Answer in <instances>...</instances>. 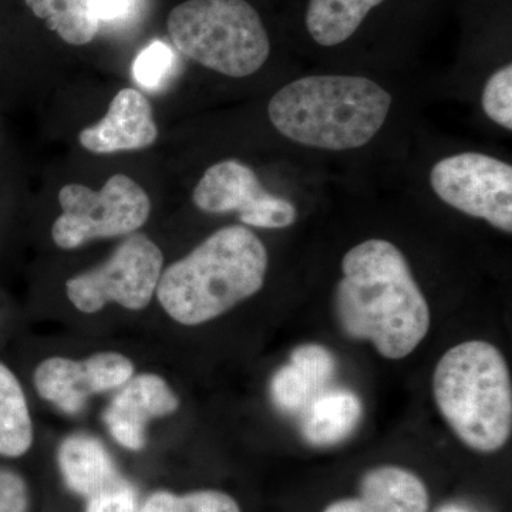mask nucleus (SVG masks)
<instances>
[{
    "label": "nucleus",
    "mask_w": 512,
    "mask_h": 512,
    "mask_svg": "<svg viewBox=\"0 0 512 512\" xmlns=\"http://www.w3.org/2000/svg\"><path fill=\"white\" fill-rule=\"evenodd\" d=\"M37 18L46 20L50 30L64 42L83 46L92 42L100 26L87 10L86 0H25Z\"/></svg>",
    "instance_id": "obj_19"
},
{
    "label": "nucleus",
    "mask_w": 512,
    "mask_h": 512,
    "mask_svg": "<svg viewBox=\"0 0 512 512\" xmlns=\"http://www.w3.org/2000/svg\"><path fill=\"white\" fill-rule=\"evenodd\" d=\"M180 407V397L163 377L154 373L133 376L113 397L104 423L121 447L140 451L146 447L147 426L153 419L170 416Z\"/></svg>",
    "instance_id": "obj_11"
},
{
    "label": "nucleus",
    "mask_w": 512,
    "mask_h": 512,
    "mask_svg": "<svg viewBox=\"0 0 512 512\" xmlns=\"http://www.w3.org/2000/svg\"><path fill=\"white\" fill-rule=\"evenodd\" d=\"M59 204L62 214L53 224L52 238L66 251L94 239L134 234L151 212L147 192L124 174L110 177L99 191L86 185H64Z\"/></svg>",
    "instance_id": "obj_6"
},
{
    "label": "nucleus",
    "mask_w": 512,
    "mask_h": 512,
    "mask_svg": "<svg viewBox=\"0 0 512 512\" xmlns=\"http://www.w3.org/2000/svg\"><path fill=\"white\" fill-rule=\"evenodd\" d=\"M192 201L207 214L237 212L245 227L288 228L298 218L291 201L266 191L254 170L237 160L211 165L194 188Z\"/></svg>",
    "instance_id": "obj_9"
},
{
    "label": "nucleus",
    "mask_w": 512,
    "mask_h": 512,
    "mask_svg": "<svg viewBox=\"0 0 512 512\" xmlns=\"http://www.w3.org/2000/svg\"><path fill=\"white\" fill-rule=\"evenodd\" d=\"M158 128L146 97L134 89H123L111 101L109 111L79 134L83 148L93 154L144 150L153 146Z\"/></svg>",
    "instance_id": "obj_12"
},
{
    "label": "nucleus",
    "mask_w": 512,
    "mask_h": 512,
    "mask_svg": "<svg viewBox=\"0 0 512 512\" xmlns=\"http://www.w3.org/2000/svg\"><path fill=\"white\" fill-rule=\"evenodd\" d=\"M174 67V50L167 43L154 40L134 60V80L147 92H157L173 76Z\"/></svg>",
    "instance_id": "obj_21"
},
{
    "label": "nucleus",
    "mask_w": 512,
    "mask_h": 512,
    "mask_svg": "<svg viewBox=\"0 0 512 512\" xmlns=\"http://www.w3.org/2000/svg\"><path fill=\"white\" fill-rule=\"evenodd\" d=\"M136 366L119 352H100L84 360L49 357L36 366L32 382L40 399L60 412L82 413L94 394L120 389L134 376Z\"/></svg>",
    "instance_id": "obj_10"
},
{
    "label": "nucleus",
    "mask_w": 512,
    "mask_h": 512,
    "mask_svg": "<svg viewBox=\"0 0 512 512\" xmlns=\"http://www.w3.org/2000/svg\"><path fill=\"white\" fill-rule=\"evenodd\" d=\"M164 255L153 239L131 234L104 264L69 279L66 293L77 311L92 315L109 303L143 311L156 296Z\"/></svg>",
    "instance_id": "obj_7"
},
{
    "label": "nucleus",
    "mask_w": 512,
    "mask_h": 512,
    "mask_svg": "<svg viewBox=\"0 0 512 512\" xmlns=\"http://www.w3.org/2000/svg\"><path fill=\"white\" fill-rule=\"evenodd\" d=\"M434 402L457 439L478 453H495L512 433V383L503 353L468 340L444 353L433 375Z\"/></svg>",
    "instance_id": "obj_4"
},
{
    "label": "nucleus",
    "mask_w": 512,
    "mask_h": 512,
    "mask_svg": "<svg viewBox=\"0 0 512 512\" xmlns=\"http://www.w3.org/2000/svg\"><path fill=\"white\" fill-rule=\"evenodd\" d=\"M392 103V94L367 77L326 74L286 84L269 101L268 116L295 143L346 151L373 140Z\"/></svg>",
    "instance_id": "obj_3"
},
{
    "label": "nucleus",
    "mask_w": 512,
    "mask_h": 512,
    "mask_svg": "<svg viewBox=\"0 0 512 512\" xmlns=\"http://www.w3.org/2000/svg\"><path fill=\"white\" fill-rule=\"evenodd\" d=\"M268 251L245 225L218 229L161 274L156 296L184 326L220 318L265 285Z\"/></svg>",
    "instance_id": "obj_2"
},
{
    "label": "nucleus",
    "mask_w": 512,
    "mask_h": 512,
    "mask_svg": "<svg viewBox=\"0 0 512 512\" xmlns=\"http://www.w3.org/2000/svg\"><path fill=\"white\" fill-rule=\"evenodd\" d=\"M362 414L357 394L346 389L326 390L302 414L303 439L315 447L336 446L355 433Z\"/></svg>",
    "instance_id": "obj_16"
},
{
    "label": "nucleus",
    "mask_w": 512,
    "mask_h": 512,
    "mask_svg": "<svg viewBox=\"0 0 512 512\" xmlns=\"http://www.w3.org/2000/svg\"><path fill=\"white\" fill-rule=\"evenodd\" d=\"M30 490L25 477L13 468L0 466V512H28Z\"/></svg>",
    "instance_id": "obj_24"
},
{
    "label": "nucleus",
    "mask_w": 512,
    "mask_h": 512,
    "mask_svg": "<svg viewBox=\"0 0 512 512\" xmlns=\"http://www.w3.org/2000/svg\"><path fill=\"white\" fill-rule=\"evenodd\" d=\"M35 443L28 397L18 375L0 360V458L26 456Z\"/></svg>",
    "instance_id": "obj_17"
},
{
    "label": "nucleus",
    "mask_w": 512,
    "mask_h": 512,
    "mask_svg": "<svg viewBox=\"0 0 512 512\" xmlns=\"http://www.w3.org/2000/svg\"><path fill=\"white\" fill-rule=\"evenodd\" d=\"M485 116L495 124L512 130V66L505 64L487 80L481 97Z\"/></svg>",
    "instance_id": "obj_22"
},
{
    "label": "nucleus",
    "mask_w": 512,
    "mask_h": 512,
    "mask_svg": "<svg viewBox=\"0 0 512 512\" xmlns=\"http://www.w3.org/2000/svg\"><path fill=\"white\" fill-rule=\"evenodd\" d=\"M434 194L454 210L512 232V167L481 153L443 158L430 171Z\"/></svg>",
    "instance_id": "obj_8"
},
{
    "label": "nucleus",
    "mask_w": 512,
    "mask_h": 512,
    "mask_svg": "<svg viewBox=\"0 0 512 512\" xmlns=\"http://www.w3.org/2000/svg\"><path fill=\"white\" fill-rule=\"evenodd\" d=\"M2 325H3V316H2V311H0V329H2Z\"/></svg>",
    "instance_id": "obj_26"
},
{
    "label": "nucleus",
    "mask_w": 512,
    "mask_h": 512,
    "mask_svg": "<svg viewBox=\"0 0 512 512\" xmlns=\"http://www.w3.org/2000/svg\"><path fill=\"white\" fill-rule=\"evenodd\" d=\"M87 10L97 25L101 23L126 22L134 10L137 0H86Z\"/></svg>",
    "instance_id": "obj_25"
},
{
    "label": "nucleus",
    "mask_w": 512,
    "mask_h": 512,
    "mask_svg": "<svg viewBox=\"0 0 512 512\" xmlns=\"http://www.w3.org/2000/svg\"><path fill=\"white\" fill-rule=\"evenodd\" d=\"M430 497L419 476L397 466L366 471L357 497L333 501L323 512H427Z\"/></svg>",
    "instance_id": "obj_14"
},
{
    "label": "nucleus",
    "mask_w": 512,
    "mask_h": 512,
    "mask_svg": "<svg viewBox=\"0 0 512 512\" xmlns=\"http://www.w3.org/2000/svg\"><path fill=\"white\" fill-rule=\"evenodd\" d=\"M335 289L342 332L367 340L389 360L412 355L430 329V308L406 256L386 239H367L346 252Z\"/></svg>",
    "instance_id": "obj_1"
},
{
    "label": "nucleus",
    "mask_w": 512,
    "mask_h": 512,
    "mask_svg": "<svg viewBox=\"0 0 512 512\" xmlns=\"http://www.w3.org/2000/svg\"><path fill=\"white\" fill-rule=\"evenodd\" d=\"M447 512H456V511H447Z\"/></svg>",
    "instance_id": "obj_27"
},
{
    "label": "nucleus",
    "mask_w": 512,
    "mask_h": 512,
    "mask_svg": "<svg viewBox=\"0 0 512 512\" xmlns=\"http://www.w3.org/2000/svg\"><path fill=\"white\" fill-rule=\"evenodd\" d=\"M57 464L67 488L86 500L123 478L107 448L90 434L66 437L57 450Z\"/></svg>",
    "instance_id": "obj_15"
},
{
    "label": "nucleus",
    "mask_w": 512,
    "mask_h": 512,
    "mask_svg": "<svg viewBox=\"0 0 512 512\" xmlns=\"http://www.w3.org/2000/svg\"><path fill=\"white\" fill-rule=\"evenodd\" d=\"M336 357L325 346L305 343L292 350L289 362L271 380L272 402L285 414H303L329 390L336 376Z\"/></svg>",
    "instance_id": "obj_13"
},
{
    "label": "nucleus",
    "mask_w": 512,
    "mask_h": 512,
    "mask_svg": "<svg viewBox=\"0 0 512 512\" xmlns=\"http://www.w3.org/2000/svg\"><path fill=\"white\" fill-rule=\"evenodd\" d=\"M168 35L181 55L224 76H252L268 60L271 40L247 0H187L168 15Z\"/></svg>",
    "instance_id": "obj_5"
},
{
    "label": "nucleus",
    "mask_w": 512,
    "mask_h": 512,
    "mask_svg": "<svg viewBox=\"0 0 512 512\" xmlns=\"http://www.w3.org/2000/svg\"><path fill=\"white\" fill-rule=\"evenodd\" d=\"M140 512H242L231 495L217 490L192 491L178 495L156 491L140 505Z\"/></svg>",
    "instance_id": "obj_20"
},
{
    "label": "nucleus",
    "mask_w": 512,
    "mask_h": 512,
    "mask_svg": "<svg viewBox=\"0 0 512 512\" xmlns=\"http://www.w3.org/2000/svg\"><path fill=\"white\" fill-rule=\"evenodd\" d=\"M384 0H309L306 29L320 46L342 45Z\"/></svg>",
    "instance_id": "obj_18"
},
{
    "label": "nucleus",
    "mask_w": 512,
    "mask_h": 512,
    "mask_svg": "<svg viewBox=\"0 0 512 512\" xmlns=\"http://www.w3.org/2000/svg\"><path fill=\"white\" fill-rule=\"evenodd\" d=\"M84 512H140L136 488L121 478L116 484L87 498Z\"/></svg>",
    "instance_id": "obj_23"
}]
</instances>
